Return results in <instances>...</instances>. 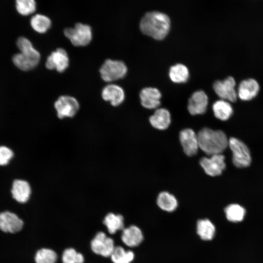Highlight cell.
I'll use <instances>...</instances> for the list:
<instances>
[{
  "instance_id": "1",
  "label": "cell",
  "mask_w": 263,
  "mask_h": 263,
  "mask_svg": "<svg viewBox=\"0 0 263 263\" xmlns=\"http://www.w3.org/2000/svg\"><path fill=\"white\" fill-rule=\"evenodd\" d=\"M170 20L165 13L157 11L146 13L140 22L141 31L156 39L164 38L169 32Z\"/></svg>"
},
{
  "instance_id": "2",
  "label": "cell",
  "mask_w": 263,
  "mask_h": 263,
  "mask_svg": "<svg viewBox=\"0 0 263 263\" xmlns=\"http://www.w3.org/2000/svg\"><path fill=\"white\" fill-rule=\"evenodd\" d=\"M199 149L208 155L222 154L228 145L225 132L205 128L197 133Z\"/></svg>"
},
{
  "instance_id": "3",
  "label": "cell",
  "mask_w": 263,
  "mask_h": 263,
  "mask_svg": "<svg viewBox=\"0 0 263 263\" xmlns=\"http://www.w3.org/2000/svg\"><path fill=\"white\" fill-rule=\"evenodd\" d=\"M17 45L20 52L13 56L14 64L23 71L31 70L36 67L40 61V55L31 41L21 37L18 39Z\"/></svg>"
},
{
  "instance_id": "4",
  "label": "cell",
  "mask_w": 263,
  "mask_h": 263,
  "mask_svg": "<svg viewBox=\"0 0 263 263\" xmlns=\"http://www.w3.org/2000/svg\"><path fill=\"white\" fill-rule=\"evenodd\" d=\"M64 34L75 46H86L92 39L91 27L81 23H76L73 28H65Z\"/></svg>"
},
{
  "instance_id": "5",
  "label": "cell",
  "mask_w": 263,
  "mask_h": 263,
  "mask_svg": "<svg viewBox=\"0 0 263 263\" xmlns=\"http://www.w3.org/2000/svg\"><path fill=\"white\" fill-rule=\"evenodd\" d=\"M99 72L104 81L111 82L124 77L127 67L122 61L108 59L101 65Z\"/></svg>"
},
{
  "instance_id": "6",
  "label": "cell",
  "mask_w": 263,
  "mask_h": 263,
  "mask_svg": "<svg viewBox=\"0 0 263 263\" xmlns=\"http://www.w3.org/2000/svg\"><path fill=\"white\" fill-rule=\"evenodd\" d=\"M228 146L232 152V162L237 168H245L250 165L251 158L247 147L239 139L231 137Z\"/></svg>"
},
{
  "instance_id": "7",
  "label": "cell",
  "mask_w": 263,
  "mask_h": 263,
  "mask_svg": "<svg viewBox=\"0 0 263 263\" xmlns=\"http://www.w3.org/2000/svg\"><path fill=\"white\" fill-rule=\"evenodd\" d=\"M57 117L60 119L74 117L79 109V104L74 97L61 95L54 103Z\"/></svg>"
},
{
  "instance_id": "8",
  "label": "cell",
  "mask_w": 263,
  "mask_h": 263,
  "mask_svg": "<svg viewBox=\"0 0 263 263\" xmlns=\"http://www.w3.org/2000/svg\"><path fill=\"white\" fill-rule=\"evenodd\" d=\"M236 82L232 76H228L223 80H216L213 88L216 94L223 100L235 102L237 98V93L235 89Z\"/></svg>"
},
{
  "instance_id": "9",
  "label": "cell",
  "mask_w": 263,
  "mask_h": 263,
  "mask_svg": "<svg viewBox=\"0 0 263 263\" xmlns=\"http://www.w3.org/2000/svg\"><path fill=\"white\" fill-rule=\"evenodd\" d=\"M91 246L94 253L105 257H111L115 247L113 240L103 232L96 234L91 242Z\"/></svg>"
},
{
  "instance_id": "10",
  "label": "cell",
  "mask_w": 263,
  "mask_h": 263,
  "mask_svg": "<svg viewBox=\"0 0 263 263\" xmlns=\"http://www.w3.org/2000/svg\"><path fill=\"white\" fill-rule=\"evenodd\" d=\"M200 164L205 172L211 176L221 174L225 168V156L222 154L203 157L200 160Z\"/></svg>"
},
{
  "instance_id": "11",
  "label": "cell",
  "mask_w": 263,
  "mask_h": 263,
  "mask_svg": "<svg viewBox=\"0 0 263 263\" xmlns=\"http://www.w3.org/2000/svg\"><path fill=\"white\" fill-rule=\"evenodd\" d=\"M69 57L66 51L61 48L52 52L47 57L46 67L49 70H56L59 73L64 72L69 66Z\"/></svg>"
},
{
  "instance_id": "12",
  "label": "cell",
  "mask_w": 263,
  "mask_h": 263,
  "mask_svg": "<svg viewBox=\"0 0 263 263\" xmlns=\"http://www.w3.org/2000/svg\"><path fill=\"white\" fill-rule=\"evenodd\" d=\"M179 139L184 152L188 156L195 155L199 149V142L196 134L191 129L182 130L179 134Z\"/></svg>"
},
{
  "instance_id": "13",
  "label": "cell",
  "mask_w": 263,
  "mask_h": 263,
  "mask_svg": "<svg viewBox=\"0 0 263 263\" xmlns=\"http://www.w3.org/2000/svg\"><path fill=\"white\" fill-rule=\"evenodd\" d=\"M23 221L16 214L5 211L0 212V229L4 232L14 233L21 230Z\"/></svg>"
},
{
  "instance_id": "14",
  "label": "cell",
  "mask_w": 263,
  "mask_h": 263,
  "mask_svg": "<svg viewBox=\"0 0 263 263\" xmlns=\"http://www.w3.org/2000/svg\"><path fill=\"white\" fill-rule=\"evenodd\" d=\"M208 104V97L204 91L199 90L194 92L188 99V109L192 115L205 113Z\"/></svg>"
},
{
  "instance_id": "15",
  "label": "cell",
  "mask_w": 263,
  "mask_h": 263,
  "mask_svg": "<svg viewBox=\"0 0 263 263\" xmlns=\"http://www.w3.org/2000/svg\"><path fill=\"white\" fill-rule=\"evenodd\" d=\"M139 96L142 105L146 108L155 109L160 104L161 94L156 88H144L141 90Z\"/></svg>"
},
{
  "instance_id": "16",
  "label": "cell",
  "mask_w": 263,
  "mask_h": 263,
  "mask_svg": "<svg viewBox=\"0 0 263 263\" xmlns=\"http://www.w3.org/2000/svg\"><path fill=\"white\" fill-rule=\"evenodd\" d=\"M102 98L110 102L113 106L121 104L125 98V93L122 87L115 84L106 85L101 93Z\"/></svg>"
},
{
  "instance_id": "17",
  "label": "cell",
  "mask_w": 263,
  "mask_h": 263,
  "mask_svg": "<svg viewBox=\"0 0 263 263\" xmlns=\"http://www.w3.org/2000/svg\"><path fill=\"white\" fill-rule=\"evenodd\" d=\"M121 238L125 244L133 247L142 242L144 236L141 230L138 226L132 225L123 229Z\"/></svg>"
},
{
  "instance_id": "18",
  "label": "cell",
  "mask_w": 263,
  "mask_h": 263,
  "mask_svg": "<svg viewBox=\"0 0 263 263\" xmlns=\"http://www.w3.org/2000/svg\"><path fill=\"white\" fill-rule=\"evenodd\" d=\"M11 193L13 198L20 203L27 202L30 198L31 188L28 182L17 179L13 183Z\"/></svg>"
},
{
  "instance_id": "19",
  "label": "cell",
  "mask_w": 263,
  "mask_h": 263,
  "mask_svg": "<svg viewBox=\"0 0 263 263\" xmlns=\"http://www.w3.org/2000/svg\"><path fill=\"white\" fill-rule=\"evenodd\" d=\"M260 87L257 81L252 78L244 80L239 85L237 95L243 100H249L258 94Z\"/></svg>"
},
{
  "instance_id": "20",
  "label": "cell",
  "mask_w": 263,
  "mask_h": 263,
  "mask_svg": "<svg viewBox=\"0 0 263 263\" xmlns=\"http://www.w3.org/2000/svg\"><path fill=\"white\" fill-rule=\"evenodd\" d=\"M149 121L154 128L160 130H166L171 122L170 113L167 109L158 108L150 117Z\"/></svg>"
},
{
  "instance_id": "21",
  "label": "cell",
  "mask_w": 263,
  "mask_h": 263,
  "mask_svg": "<svg viewBox=\"0 0 263 263\" xmlns=\"http://www.w3.org/2000/svg\"><path fill=\"white\" fill-rule=\"evenodd\" d=\"M197 234L204 241L211 240L215 233V227L208 219H200L198 221L196 225Z\"/></svg>"
},
{
  "instance_id": "22",
  "label": "cell",
  "mask_w": 263,
  "mask_h": 263,
  "mask_svg": "<svg viewBox=\"0 0 263 263\" xmlns=\"http://www.w3.org/2000/svg\"><path fill=\"white\" fill-rule=\"evenodd\" d=\"M157 204L163 210L170 212L176 209L178 201L173 195L167 191H163L157 197Z\"/></svg>"
},
{
  "instance_id": "23",
  "label": "cell",
  "mask_w": 263,
  "mask_h": 263,
  "mask_svg": "<svg viewBox=\"0 0 263 263\" xmlns=\"http://www.w3.org/2000/svg\"><path fill=\"white\" fill-rule=\"evenodd\" d=\"M215 116L222 121L227 120L233 113V109L230 104L225 100L215 101L212 106Z\"/></svg>"
},
{
  "instance_id": "24",
  "label": "cell",
  "mask_w": 263,
  "mask_h": 263,
  "mask_svg": "<svg viewBox=\"0 0 263 263\" xmlns=\"http://www.w3.org/2000/svg\"><path fill=\"white\" fill-rule=\"evenodd\" d=\"M103 224L106 226L109 232L111 234H113L117 231L124 228V218L120 214L108 213L104 218Z\"/></svg>"
},
{
  "instance_id": "25",
  "label": "cell",
  "mask_w": 263,
  "mask_h": 263,
  "mask_svg": "<svg viewBox=\"0 0 263 263\" xmlns=\"http://www.w3.org/2000/svg\"><path fill=\"white\" fill-rule=\"evenodd\" d=\"M169 76L174 82H185L188 78L189 71L186 65L182 63H177L170 67Z\"/></svg>"
},
{
  "instance_id": "26",
  "label": "cell",
  "mask_w": 263,
  "mask_h": 263,
  "mask_svg": "<svg viewBox=\"0 0 263 263\" xmlns=\"http://www.w3.org/2000/svg\"><path fill=\"white\" fill-rule=\"evenodd\" d=\"M30 24L34 30L39 33H44L51 27V21L45 15L36 14L31 19Z\"/></svg>"
},
{
  "instance_id": "27",
  "label": "cell",
  "mask_w": 263,
  "mask_h": 263,
  "mask_svg": "<svg viewBox=\"0 0 263 263\" xmlns=\"http://www.w3.org/2000/svg\"><path fill=\"white\" fill-rule=\"evenodd\" d=\"M226 219L232 222L242 221L244 218L245 210L238 204H233L227 206L225 209Z\"/></svg>"
},
{
  "instance_id": "28",
  "label": "cell",
  "mask_w": 263,
  "mask_h": 263,
  "mask_svg": "<svg viewBox=\"0 0 263 263\" xmlns=\"http://www.w3.org/2000/svg\"><path fill=\"white\" fill-rule=\"evenodd\" d=\"M113 263H131L134 258V253L126 251L121 246H116L111 256Z\"/></svg>"
},
{
  "instance_id": "29",
  "label": "cell",
  "mask_w": 263,
  "mask_h": 263,
  "mask_svg": "<svg viewBox=\"0 0 263 263\" xmlns=\"http://www.w3.org/2000/svg\"><path fill=\"white\" fill-rule=\"evenodd\" d=\"M57 258V254L54 250L42 248L37 252L35 260L36 263H55Z\"/></svg>"
},
{
  "instance_id": "30",
  "label": "cell",
  "mask_w": 263,
  "mask_h": 263,
  "mask_svg": "<svg viewBox=\"0 0 263 263\" xmlns=\"http://www.w3.org/2000/svg\"><path fill=\"white\" fill-rule=\"evenodd\" d=\"M16 7L20 14L27 16L36 11V2L34 0H17Z\"/></svg>"
},
{
  "instance_id": "31",
  "label": "cell",
  "mask_w": 263,
  "mask_h": 263,
  "mask_svg": "<svg viewBox=\"0 0 263 263\" xmlns=\"http://www.w3.org/2000/svg\"><path fill=\"white\" fill-rule=\"evenodd\" d=\"M63 263H83L84 258L82 254L77 252L72 248L65 249L62 254Z\"/></svg>"
},
{
  "instance_id": "32",
  "label": "cell",
  "mask_w": 263,
  "mask_h": 263,
  "mask_svg": "<svg viewBox=\"0 0 263 263\" xmlns=\"http://www.w3.org/2000/svg\"><path fill=\"white\" fill-rule=\"evenodd\" d=\"M13 156V152L9 148L5 146L0 147V165L7 164Z\"/></svg>"
}]
</instances>
